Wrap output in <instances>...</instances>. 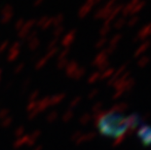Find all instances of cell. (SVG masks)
I'll list each match as a JSON object with an SVG mask.
<instances>
[{"label": "cell", "instance_id": "6da1fadb", "mask_svg": "<svg viewBox=\"0 0 151 150\" xmlns=\"http://www.w3.org/2000/svg\"><path fill=\"white\" fill-rule=\"evenodd\" d=\"M98 126L99 132L104 136H116V139L125 135L128 129L125 117L112 110L102 113L101 116L99 117Z\"/></svg>", "mask_w": 151, "mask_h": 150}, {"label": "cell", "instance_id": "7a4b0ae2", "mask_svg": "<svg viewBox=\"0 0 151 150\" xmlns=\"http://www.w3.org/2000/svg\"><path fill=\"white\" fill-rule=\"evenodd\" d=\"M137 136L141 139L144 146L151 145V127L148 125L141 126L137 132Z\"/></svg>", "mask_w": 151, "mask_h": 150}, {"label": "cell", "instance_id": "3957f363", "mask_svg": "<svg viewBox=\"0 0 151 150\" xmlns=\"http://www.w3.org/2000/svg\"><path fill=\"white\" fill-rule=\"evenodd\" d=\"M125 121H126V124L128 128L130 127H134L137 126L140 122V118L137 114H131L128 117H125Z\"/></svg>", "mask_w": 151, "mask_h": 150}, {"label": "cell", "instance_id": "277c9868", "mask_svg": "<svg viewBox=\"0 0 151 150\" xmlns=\"http://www.w3.org/2000/svg\"><path fill=\"white\" fill-rule=\"evenodd\" d=\"M126 138H127L126 135H123V136H119V138H117L116 139L114 140L113 146H118V145H120L121 143L124 141L125 139H126Z\"/></svg>", "mask_w": 151, "mask_h": 150}]
</instances>
